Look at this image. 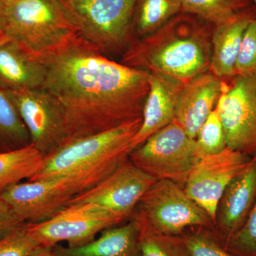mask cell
<instances>
[{"label": "cell", "mask_w": 256, "mask_h": 256, "mask_svg": "<svg viewBox=\"0 0 256 256\" xmlns=\"http://www.w3.org/2000/svg\"><path fill=\"white\" fill-rule=\"evenodd\" d=\"M41 60L43 88L63 109L66 142L142 120L148 72L102 55L79 34Z\"/></svg>", "instance_id": "cell-1"}, {"label": "cell", "mask_w": 256, "mask_h": 256, "mask_svg": "<svg viewBox=\"0 0 256 256\" xmlns=\"http://www.w3.org/2000/svg\"><path fill=\"white\" fill-rule=\"evenodd\" d=\"M214 26L194 15L180 13L154 33L134 40L120 62L185 85L210 70Z\"/></svg>", "instance_id": "cell-2"}, {"label": "cell", "mask_w": 256, "mask_h": 256, "mask_svg": "<svg viewBox=\"0 0 256 256\" xmlns=\"http://www.w3.org/2000/svg\"><path fill=\"white\" fill-rule=\"evenodd\" d=\"M142 124L138 120L110 130L70 140L45 156L43 166L30 181L66 178L75 196L105 180L129 159L132 141Z\"/></svg>", "instance_id": "cell-3"}, {"label": "cell", "mask_w": 256, "mask_h": 256, "mask_svg": "<svg viewBox=\"0 0 256 256\" xmlns=\"http://www.w3.org/2000/svg\"><path fill=\"white\" fill-rule=\"evenodd\" d=\"M5 38L42 60L79 34L62 0H6Z\"/></svg>", "instance_id": "cell-4"}, {"label": "cell", "mask_w": 256, "mask_h": 256, "mask_svg": "<svg viewBox=\"0 0 256 256\" xmlns=\"http://www.w3.org/2000/svg\"><path fill=\"white\" fill-rule=\"evenodd\" d=\"M79 35L106 56L122 55L133 41L136 0H62Z\"/></svg>", "instance_id": "cell-5"}, {"label": "cell", "mask_w": 256, "mask_h": 256, "mask_svg": "<svg viewBox=\"0 0 256 256\" xmlns=\"http://www.w3.org/2000/svg\"><path fill=\"white\" fill-rule=\"evenodd\" d=\"M200 156L196 140L174 120L133 150L129 160L156 181L170 180L184 188Z\"/></svg>", "instance_id": "cell-6"}, {"label": "cell", "mask_w": 256, "mask_h": 256, "mask_svg": "<svg viewBox=\"0 0 256 256\" xmlns=\"http://www.w3.org/2000/svg\"><path fill=\"white\" fill-rule=\"evenodd\" d=\"M140 210L153 227L165 235H182L188 228H213V222L182 186L170 180H158L141 198Z\"/></svg>", "instance_id": "cell-7"}, {"label": "cell", "mask_w": 256, "mask_h": 256, "mask_svg": "<svg viewBox=\"0 0 256 256\" xmlns=\"http://www.w3.org/2000/svg\"><path fill=\"white\" fill-rule=\"evenodd\" d=\"M122 220L100 207L82 204L68 205L44 222L26 224L28 232L42 246L53 248L66 242L68 246L76 247L92 242L98 234Z\"/></svg>", "instance_id": "cell-8"}, {"label": "cell", "mask_w": 256, "mask_h": 256, "mask_svg": "<svg viewBox=\"0 0 256 256\" xmlns=\"http://www.w3.org/2000/svg\"><path fill=\"white\" fill-rule=\"evenodd\" d=\"M216 109L227 146L250 158L256 156V74L225 80Z\"/></svg>", "instance_id": "cell-9"}, {"label": "cell", "mask_w": 256, "mask_h": 256, "mask_svg": "<svg viewBox=\"0 0 256 256\" xmlns=\"http://www.w3.org/2000/svg\"><path fill=\"white\" fill-rule=\"evenodd\" d=\"M6 92L28 129L32 146L42 154L48 156L66 142L63 109L46 89Z\"/></svg>", "instance_id": "cell-10"}, {"label": "cell", "mask_w": 256, "mask_h": 256, "mask_svg": "<svg viewBox=\"0 0 256 256\" xmlns=\"http://www.w3.org/2000/svg\"><path fill=\"white\" fill-rule=\"evenodd\" d=\"M252 158L227 146L218 154H202L188 175L184 190L215 225L217 207L224 191Z\"/></svg>", "instance_id": "cell-11"}, {"label": "cell", "mask_w": 256, "mask_h": 256, "mask_svg": "<svg viewBox=\"0 0 256 256\" xmlns=\"http://www.w3.org/2000/svg\"><path fill=\"white\" fill-rule=\"evenodd\" d=\"M156 181L128 159L95 186L73 197L68 205H95L124 220L131 217L142 197Z\"/></svg>", "instance_id": "cell-12"}, {"label": "cell", "mask_w": 256, "mask_h": 256, "mask_svg": "<svg viewBox=\"0 0 256 256\" xmlns=\"http://www.w3.org/2000/svg\"><path fill=\"white\" fill-rule=\"evenodd\" d=\"M74 196L72 186L64 178L22 182L0 194V200L26 224L48 220L65 208Z\"/></svg>", "instance_id": "cell-13"}, {"label": "cell", "mask_w": 256, "mask_h": 256, "mask_svg": "<svg viewBox=\"0 0 256 256\" xmlns=\"http://www.w3.org/2000/svg\"><path fill=\"white\" fill-rule=\"evenodd\" d=\"M225 80L210 70L198 74L184 86L176 104L175 120L193 139L218 104Z\"/></svg>", "instance_id": "cell-14"}, {"label": "cell", "mask_w": 256, "mask_h": 256, "mask_svg": "<svg viewBox=\"0 0 256 256\" xmlns=\"http://www.w3.org/2000/svg\"><path fill=\"white\" fill-rule=\"evenodd\" d=\"M256 201V156L224 191L217 207L215 228L227 240L246 222Z\"/></svg>", "instance_id": "cell-15"}, {"label": "cell", "mask_w": 256, "mask_h": 256, "mask_svg": "<svg viewBox=\"0 0 256 256\" xmlns=\"http://www.w3.org/2000/svg\"><path fill=\"white\" fill-rule=\"evenodd\" d=\"M150 89L142 124L132 141V150L175 120L178 96L184 84L160 74L149 73Z\"/></svg>", "instance_id": "cell-16"}, {"label": "cell", "mask_w": 256, "mask_h": 256, "mask_svg": "<svg viewBox=\"0 0 256 256\" xmlns=\"http://www.w3.org/2000/svg\"><path fill=\"white\" fill-rule=\"evenodd\" d=\"M46 76L43 60L14 41L4 38L0 42V89L10 92L42 88Z\"/></svg>", "instance_id": "cell-17"}, {"label": "cell", "mask_w": 256, "mask_h": 256, "mask_svg": "<svg viewBox=\"0 0 256 256\" xmlns=\"http://www.w3.org/2000/svg\"><path fill=\"white\" fill-rule=\"evenodd\" d=\"M255 18L256 8L252 6L228 22L214 26L210 70L222 80L235 76L244 32Z\"/></svg>", "instance_id": "cell-18"}, {"label": "cell", "mask_w": 256, "mask_h": 256, "mask_svg": "<svg viewBox=\"0 0 256 256\" xmlns=\"http://www.w3.org/2000/svg\"><path fill=\"white\" fill-rule=\"evenodd\" d=\"M52 248L56 256H140L138 222L131 216L128 223L102 230L98 238L86 244Z\"/></svg>", "instance_id": "cell-19"}, {"label": "cell", "mask_w": 256, "mask_h": 256, "mask_svg": "<svg viewBox=\"0 0 256 256\" xmlns=\"http://www.w3.org/2000/svg\"><path fill=\"white\" fill-rule=\"evenodd\" d=\"M45 156L31 144L0 152V194L24 180H30L42 169Z\"/></svg>", "instance_id": "cell-20"}, {"label": "cell", "mask_w": 256, "mask_h": 256, "mask_svg": "<svg viewBox=\"0 0 256 256\" xmlns=\"http://www.w3.org/2000/svg\"><path fill=\"white\" fill-rule=\"evenodd\" d=\"M181 12L178 0H136L132 22L133 41L154 33Z\"/></svg>", "instance_id": "cell-21"}, {"label": "cell", "mask_w": 256, "mask_h": 256, "mask_svg": "<svg viewBox=\"0 0 256 256\" xmlns=\"http://www.w3.org/2000/svg\"><path fill=\"white\" fill-rule=\"evenodd\" d=\"M132 216L139 228L140 256H188L182 236H169L160 233L136 208Z\"/></svg>", "instance_id": "cell-22"}, {"label": "cell", "mask_w": 256, "mask_h": 256, "mask_svg": "<svg viewBox=\"0 0 256 256\" xmlns=\"http://www.w3.org/2000/svg\"><path fill=\"white\" fill-rule=\"evenodd\" d=\"M182 12L197 16L214 26L228 22L254 6L252 0H178Z\"/></svg>", "instance_id": "cell-23"}, {"label": "cell", "mask_w": 256, "mask_h": 256, "mask_svg": "<svg viewBox=\"0 0 256 256\" xmlns=\"http://www.w3.org/2000/svg\"><path fill=\"white\" fill-rule=\"evenodd\" d=\"M31 144L30 136L10 96L0 89V152Z\"/></svg>", "instance_id": "cell-24"}, {"label": "cell", "mask_w": 256, "mask_h": 256, "mask_svg": "<svg viewBox=\"0 0 256 256\" xmlns=\"http://www.w3.org/2000/svg\"><path fill=\"white\" fill-rule=\"evenodd\" d=\"M195 140L202 154H218L227 148L225 130L216 109L210 112L202 124Z\"/></svg>", "instance_id": "cell-25"}, {"label": "cell", "mask_w": 256, "mask_h": 256, "mask_svg": "<svg viewBox=\"0 0 256 256\" xmlns=\"http://www.w3.org/2000/svg\"><path fill=\"white\" fill-rule=\"evenodd\" d=\"M22 224L0 237V256H32L41 247Z\"/></svg>", "instance_id": "cell-26"}, {"label": "cell", "mask_w": 256, "mask_h": 256, "mask_svg": "<svg viewBox=\"0 0 256 256\" xmlns=\"http://www.w3.org/2000/svg\"><path fill=\"white\" fill-rule=\"evenodd\" d=\"M225 248L236 256H256V201L244 226L227 239Z\"/></svg>", "instance_id": "cell-27"}, {"label": "cell", "mask_w": 256, "mask_h": 256, "mask_svg": "<svg viewBox=\"0 0 256 256\" xmlns=\"http://www.w3.org/2000/svg\"><path fill=\"white\" fill-rule=\"evenodd\" d=\"M182 234L188 256H236L220 245L216 239L205 229Z\"/></svg>", "instance_id": "cell-28"}, {"label": "cell", "mask_w": 256, "mask_h": 256, "mask_svg": "<svg viewBox=\"0 0 256 256\" xmlns=\"http://www.w3.org/2000/svg\"><path fill=\"white\" fill-rule=\"evenodd\" d=\"M235 69L236 75L256 74V18L244 32Z\"/></svg>", "instance_id": "cell-29"}, {"label": "cell", "mask_w": 256, "mask_h": 256, "mask_svg": "<svg viewBox=\"0 0 256 256\" xmlns=\"http://www.w3.org/2000/svg\"><path fill=\"white\" fill-rule=\"evenodd\" d=\"M23 224L6 204L0 200V237Z\"/></svg>", "instance_id": "cell-30"}, {"label": "cell", "mask_w": 256, "mask_h": 256, "mask_svg": "<svg viewBox=\"0 0 256 256\" xmlns=\"http://www.w3.org/2000/svg\"><path fill=\"white\" fill-rule=\"evenodd\" d=\"M6 24V0H0V42L5 38Z\"/></svg>", "instance_id": "cell-31"}, {"label": "cell", "mask_w": 256, "mask_h": 256, "mask_svg": "<svg viewBox=\"0 0 256 256\" xmlns=\"http://www.w3.org/2000/svg\"><path fill=\"white\" fill-rule=\"evenodd\" d=\"M32 256H56L52 248L41 246Z\"/></svg>", "instance_id": "cell-32"}, {"label": "cell", "mask_w": 256, "mask_h": 256, "mask_svg": "<svg viewBox=\"0 0 256 256\" xmlns=\"http://www.w3.org/2000/svg\"><path fill=\"white\" fill-rule=\"evenodd\" d=\"M252 3H254V6H256V0H252Z\"/></svg>", "instance_id": "cell-33"}]
</instances>
